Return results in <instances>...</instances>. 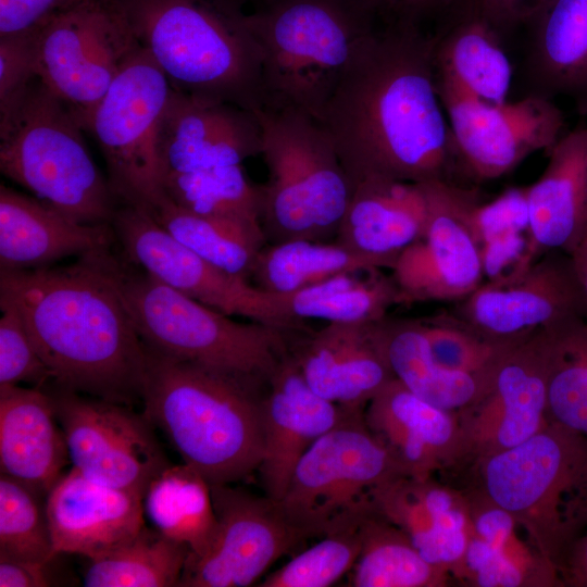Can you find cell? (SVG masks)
Wrapping results in <instances>:
<instances>
[{
	"label": "cell",
	"mask_w": 587,
	"mask_h": 587,
	"mask_svg": "<svg viewBox=\"0 0 587 587\" xmlns=\"http://www.w3.org/2000/svg\"><path fill=\"white\" fill-rule=\"evenodd\" d=\"M426 217L420 184L371 178L353 186L335 238L380 268L391 270L398 257L423 236Z\"/></svg>",
	"instance_id": "f1b7e54d"
},
{
	"label": "cell",
	"mask_w": 587,
	"mask_h": 587,
	"mask_svg": "<svg viewBox=\"0 0 587 587\" xmlns=\"http://www.w3.org/2000/svg\"><path fill=\"white\" fill-rule=\"evenodd\" d=\"M379 21L359 0H270L253 8L248 24L262 52L263 107L321 121Z\"/></svg>",
	"instance_id": "5b68a950"
},
{
	"label": "cell",
	"mask_w": 587,
	"mask_h": 587,
	"mask_svg": "<svg viewBox=\"0 0 587 587\" xmlns=\"http://www.w3.org/2000/svg\"><path fill=\"white\" fill-rule=\"evenodd\" d=\"M547 165L527 186L530 250L571 255L587 240V123L565 132L547 152Z\"/></svg>",
	"instance_id": "4316f807"
},
{
	"label": "cell",
	"mask_w": 587,
	"mask_h": 587,
	"mask_svg": "<svg viewBox=\"0 0 587 587\" xmlns=\"http://www.w3.org/2000/svg\"><path fill=\"white\" fill-rule=\"evenodd\" d=\"M348 408L317 395L290 352L271 376L263 399L264 457L258 470L264 494L279 501L305 451Z\"/></svg>",
	"instance_id": "7402d4cb"
},
{
	"label": "cell",
	"mask_w": 587,
	"mask_h": 587,
	"mask_svg": "<svg viewBox=\"0 0 587 587\" xmlns=\"http://www.w3.org/2000/svg\"><path fill=\"white\" fill-rule=\"evenodd\" d=\"M117 278L134 325L150 350L265 386L289 350L291 330L239 322L122 263Z\"/></svg>",
	"instance_id": "9c48e42d"
},
{
	"label": "cell",
	"mask_w": 587,
	"mask_h": 587,
	"mask_svg": "<svg viewBox=\"0 0 587 587\" xmlns=\"http://www.w3.org/2000/svg\"><path fill=\"white\" fill-rule=\"evenodd\" d=\"M180 243L215 266L246 279L267 243L261 225L209 217L179 208L164 196L148 212Z\"/></svg>",
	"instance_id": "8d00e7d4"
},
{
	"label": "cell",
	"mask_w": 587,
	"mask_h": 587,
	"mask_svg": "<svg viewBox=\"0 0 587 587\" xmlns=\"http://www.w3.org/2000/svg\"><path fill=\"white\" fill-rule=\"evenodd\" d=\"M434 70V36L420 22L384 21L330 97L321 123L352 183L459 176L453 136Z\"/></svg>",
	"instance_id": "6da1fadb"
},
{
	"label": "cell",
	"mask_w": 587,
	"mask_h": 587,
	"mask_svg": "<svg viewBox=\"0 0 587 587\" xmlns=\"http://www.w3.org/2000/svg\"><path fill=\"white\" fill-rule=\"evenodd\" d=\"M547 0H454L453 14L478 16L502 37L521 24H527Z\"/></svg>",
	"instance_id": "c3c4849f"
},
{
	"label": "cell",
	"mask_w": 587,
	"mask_h": 587,
	"mask_svg": "<svg viewBox=\"0 0 587 587\" xmlns=\"http://www.w3.org/2000/svg\"><path fill=\"white\" fill-rule=\"evenodd\" d=\"M372 503L432 564L450 573L462 558L472 528L464 490L444 485L434 476L401 475L377 487Z\"/></svg>",
	"instance_id": "484cf974"
},
{
	"label": "cell",
	"mask_w": 587,
	"mask_h": 587,
	"mask_svg": "<svg viewBox=\"0 0 587 587\" xmlns=\"http://www.w3.org/2000/svg\"><path fill=\"white\" fill-rule=\"evenodd\" d=\"M68 107L38 77L0 112V170L37 199L85 224H111L116 197Z\"/></svg>",
	"instance_id": "52a82bcc"
},
{
	"label": "cell",
	"mask_w": 587,
	"mask_h": 587,
	"mask_svg": "<svg viewBox=\"0 0 587 587\" xmlns=\"http://www.w3.org/2000/svg\"><path fill=\"white\" fill-rule=\"evenodd\" d=\"M532 26L523 73L528 91L587 102V0H547Z\"/></svg>",
	"instance_id": "4dcf8cb0"
},
{
	"label": "cell",
	"mask_w": 587,
	"mask_h": 587,
	"mask_svg": "<svg viewBox=\"0 0 587 587\" xmlns=\"http://www.w3.org/2000/svg\"><path fill=\"white\" fill-rule=\"evenodd\" d=\"M157 152L162 176L237 165L261 154L254 111L172 87L160 117Z\"/></svg>",
	"instance_id": "ffe728a7"
},
{
	"label": "cell",
	"mask_w": 587,
	"mask_h": 587,
	"mask_svg": "<svg viewBox=\"0 0 587 587\" xmlns=\"http://www.w3.org/2000/svg\"><path fill=\"white\" fill-rule=\"evenodd\" d=\"M0 386L32 383L37 387L51 380L17 310L0 302Z\"/></svg>",
	"instance_id": "f6af8a7d"
},
{
	"label": "cell",
	"mask_w": 587,
	"mask_h": 587,
	"mask_svg": "<svg viewBox=\"0 0 587 587\" xmlns=\"http://www.w3.org/2000/svg\"><path fill=\"white\" fill-rule=\"evenodd\" d=\"M451 312L485 338L514 345L562 320L587 319V301L571 255L550 251L519 276L484 280Z\"/></svg>",
	"instance_id": "ac0fdd59"
},
{
	"label": "cell",
	"mask_w": 587,
	"mask_h": 587,
	"mask_svg": "<svg viewBox=\"0 0 587 587\" xmlns=\"http://www.w3.org/2000/svg\"><path fill=\"white\" fill-rule=\"evenodd\" d=\"M401 475L399 463L367 426L364 409L348 408L301 457L277 502L308 539L321 538L357 527L373 510L374 490Z\"/></svg>",
	"instance_id": "30bf717a"
},
{
	"label": "cell",
	"mask_w": 587,
	"mask_h": 587,
	"mask_svg": "<svg viewBox=\"0 0 587 587\" xmlns=\"http://www.w3.org/2000/svg\"><path fill=\"white\" fill-rule=\"evenodd\" d=\"M34 28L38 78L87 129L96 105L142 48L120 0H80Z\"/></svg>",
	"instance_id": "8fae6325"
},
{
	"label": "cell",
	"mask_w": 587,
	"mask_h": 587,
	"mask_svg": "<svg viewBox=\"0 0 587 587\" xmlns=\"http://www.w3.org/2000/svg\"><path fill=\"white\" fill-rule=\"evenodd\" d=\"M217 532L200 557L188 554L178 586L245 587L278 559L302 546L307 536L277 501L232 484L211 486Z\"/></svg>",
	"instance_id": "e0dca14e"
},
{
	"label": "cell",
	"mask_w": 587,
	"mask_h": 587,
	"mask_svg": "<svg viewBox=\"0 0 587 587\" xmlns=\"http://www.w3.org/2000/svg\"><path fill=\"white\" fill-rule=\"evenodd\" d=\"M46 496L0 475V560L47 561L57 554Z\"/></svg>",
	"instance_id": "b9f144b4"
},
{
	"label": "cell",
	"mask_w": 587,
	"mask_h": 587,
	"mask_svg": "<svg viewBox=\"0 0 587 587\" xmlns=\"http://www.w3.org/2000/svg\"><path fill=\"white\" fill-rule=\"evenodd\" d=\"M111 226L128 261L171 288L230 316L285 330L304 328L275 294L210 263L168 234L146 211L123 204Z\"/></svg>",
	"instance_id": "2e32d148"
},
{
	"label": "cell",
	"mask_w": 587,
	"mask_h": 587,
	"mask_svg": "<svg viewBox=\"0 0 587 587\" xmlns=\"http://www.w3.org/2000/svg\"><path fill=\"white\" fill-rule=\"evenodd\" d=\"M37 30L0 36V112L37 78Z\"/></svg>",
	"instance_id": "7dc6e473"
},
{
	"label": "cell",
	"mask_w": 587,
	"mask_h": 587,
	"mask_svg": "<svg viewBox=\"0 0 587 587\" xmlns=\"http://www.w3.org/2000/svg\"><path fill=\"white\" fill-rule=\"evenodd\" d=\"M457 150L459 176L497 179L537 151L546 153L564 134L565 117L552 99L524 95L492 104L435 76Z\"/></svg>",
	"instance_id": "4fadbf2b"
},
{
	"label": "cell",
	"mask_w": 587,
	"mask_h": 587,
	"mask_svg": "<svg viewBox=\"0 0 587 587\" xmlns=\"http://www.w3.org/2000/svg\"><path fill=\"white\" fill-rule=\"evenodd\" d=\"M267 180L259 185L267 243L336 237L353 186L323 124L295 109L254 111Z\"/></svg>",
	"instance_id": "ba28073f"
},
{
	"label": "cell",
	"mask_w": 587,
	"mask_h": 587,
	"mask_svg": "<svg viewBox=\"0 0 587 587\" xmlns=\"http://www.w3.org/2000/svg\"><path fill=\"white\" fill-rule=\"evenodd\" d=\"M560 578L562 586L587 587V529L569 552Z\"/></svg>",
	"instance_id": "816d5d0a"
},
{
	"label": "cell",
	"mask_w": 587,
	"mask_h": 587,
	"mask_svg": "<svg viewBox=\"0 0 587 587\" xmlns=\"http://www.w3.org/2000/svg\"><path fill=\"white\" fill-rule=\"evenodd\" d=\"M109 250L65 266L0 270L13 305L55 386L132 405L141 399L147 350L121 295Z\"/></svg>",
	"instance_id": "7a4b0ae2"
},
{
	"label": "cell",
	"mask_w": 587,
	"mask_h": 587,
	"mask_svg": "<svg viewBox=\"0 0 587 587\" xmlns=\"http://www.w3.org/2000/svg\"><path fill=\"white\" fill-rule=\"evenodd\" d=\"M502 39L483 18L453 14L452 23L434 36L435 76L487 103L509 101L513 65Z\"/></svg>",
	"instance_id": "1f68e13d"
},
{
	"label": "cell",
	"mask_w": 587,
	"mask_h": 587,
	"mask_svg": "<svg viewBox=\"0 0 587 587\" xmlns=\"http://www.w3.org/2000/svg\"><path fill=\"white\" fill-rule=\"evenodd\" d=\"M464 491L472 528L451 578L474 587L562 586L557 567L528 538H521L522 528L507 510L476 485Z\"/></svg>",
	"instance_id": "d4e9b609"
},
{
	"label": "cell",
	"mask_w": 587,
	"mask_h": 587,
	"mask_svg": "<svg viewBox=\"0 0 587 587\" xmlns=\"http://www.w3.org/2000/svg\"><path fill=\"white\" fill-rule=\"evenodd\" d=\"M578 111L580 112V114L587 115V102L579 107Z\"/></svg>",
	"instance_id": "6f0895ef"
},
{
	"label": "cell",
	"mask_w": 587,
	"mask_h": 587,
	"mask_svg": "<svg viewBox=\"0 0 587 587\" xmlns=\"http://www.w3.org/2000/svg\"><path fill=\"white\" fill-rule=\"evenodd\" d=\"M359 526V525H358ZM357 527L329 533L266 576L260 587H328L352 571L361 550Z\"/></svg>",
	"instance_id": "7bdbcfd3"
},
{
	"label": "cell",
	"mask_w": 587,
	"mask_h": 587,
	"mask_svg": "<svg viewBox=\"0 0 587 587\" xmlns=\"http://www.w3.org/2000/svg\"><path fill=\"white\" fill-rule=\"evenodd\" d=\"M275 295L284 313L295 322H376L398 304L397 286L380 268L341 273L291 294Z\"/></svg>",
	"instance_id": "836d02e7"
},
{
	"label": "cell",
	"mask_w": 587,
	"mask_h": 587,
	"mask_svg": "<svg viewBox=\"0 0 587 587\" xmlns=\"http://www.w3.org/2000/svg\"><path fill=\"white\" fill-rule=\"evenodd\" d=\"M145 515L165 537L184 544L190 557L211 547L217 532L211 486L187 464H171L149 485Z\"/></svg>",
	"instance_id": "e575fe53"
},
{
	"label": "cell",
	"mask_w": 587,
	"mask_h": 587,
	"mask_svg": "<svg viewBox=\"0 0 587 587\" xmlns=\"http://www.w3.org/2000/svg\"><path fill=\"white\" fill-rule=\"evenodd\" d=\"M61 555L47 561L0 560V587L73 585V579L61 567Z\"/></svg>",
	"instance_id": "681fc988"
},
{
	"label": "cell",
	"mask_w": 587,
	"mask_h": 587,
	"mask_svg": "<svg viewBox=\"0 0 587 587\" xmlns=\"http://www.w3.org/2000/svg\"><path fill=\"white\" fill-rule=\"evenodd\" d=\"M364 417L405 475L427 478L460 469L463 440L458 413L421 399L396 378L367 403Z\"/></svg>",
	"instance_id": "cb8c5ba5"
},
{
	"label": "cell",
	"mask_w": 587,
	"mask_h": 587,
	"mask_svg": "<svg viewBox=\"0 0 587 587\" xmlns=\"http://www.w3.org/2000/svg\"><path fill=\"white\" fill-rule=\"evenodd\" d=\"M378 338L394 378L438 408L458 412L478 399L490 382L494 370L477 375L441 366L432 353L421 319L386 316L378 323Z\"/></svg>",
	"instance_id": "d6a6232c"
},
{
	"label": "cell",
	"mask_w": 587,
	"mask_h": 587,
	"mask_svg": "<svg viewBox=\"0 0 587 587\" xmlns=\"http://www.w3.org/2000/svg\"><path fill=\"white\" fill-rule=\"evenodd\" d=\"M457 413L463 440L460 469L513 448L547 426L544 328L509 349L482 396Z\"/></svg>",
	"instance_id": "d6986e66"
},
{
	"label": "cell",
	"mask_w": 587,
	"mask_h": 587,
	"mask_svg": "<svg viewBox=\"0 0 587 587\" xmlns=\"http://www.w3.org/2000/svg\"><path fill=\"white\" fill-rule=\"evenodd\" d=\"M171 89L142 47L113 80L87 126L102 150L116 199L146 212L165 196L157 132Z\"/></svg>",
	"instance_id": "7c38bea8"
},
{
	"label": "cell",
	"mask_w": 587,
	"mask_h": 587,
	"mask_svg": "<svg viewBox=\"0 0 587 587\" xmlns=\"http://www.w3.org/2000/svg\"><path fill=\"white\" fill-rule=\"evenodd\" d=\"M80 0H0V36L29 30Z\"/></svg>",
	"instance_id": "f907efd6"
},
{
	"label": "cell",
	"mask_w": 587,
	"mask_h": 587,
	"mask_svg": "<svg viewBox=\"0 0 587 587\" xmlns=\"http://www.w3.org/2000/svg\"><path fill=\"white\" fill-rule=\"evenodd\" d=\"M111 224L77 222L39 199L0 186V270L48 266L110 250Z\"/></svg>",
	"instance_id": "83f0119b"
},
{
	"label": "cell",
	"mask_w": 587,
	"mask_h": 587,
	"mask_svg": "<svg viewBox=\"0 0 587 587\" xmlns=\"http://www.w3.org/2000/svg\"><path fill=\"white\" fill-rule=\"evenodd\" d=\"M143 414L210 486L234 484L264 457L265 385L146 347Z\"/></svg>",
	"instance_id": "3957f363"
},
{
	"label": "cell",
	"mask_w": 587,
	"mask_h": 587,
	"mask_svg": "<svg viewBox=\"0 0 587 587\" xmlns=\"http://www.w3.org/2000/svg\"><path fill=\"white\" fill-rule=\"evenodd\" d=\"M544 333L549 421L587 438V321L565 319Z\"/></svg>",
	"instance_id": "ab89813d"
},
{
	"label": "cell",
	"mask_w": 587,
	"mask_h": 587,
	"mask_svg": "<svg viewBox=\"0 0 587 587\" xmlns=\"http://www.w3.org/2000/svg\"><path fill=\"white\" fill-rule=\"evenodd\" d=\"M479 243L517 233H529L527 186H511L490 201L479 200L472 212Z\"/></svg>",
	"instance_id": "bcb514c9"
},
{
	"label": "cell",
	"mask_w": 587,
	"mask_h": 587,
	"mask_svg": "<svg viewBox=\"0 0 587 587\" xmlns=\"http://www.w3.org/2000/svg\"><path fill=\"white\" fill-rule=\"evenodd\" d=\"M171 86L255 111L264 105L262 52L246 0H120Z\"/></svg>",
	"instance_id": "277c9868"
},
{
	"label": "cell",
	"mask_w": 587,
	"mask_h": 587,
	"mask_svg": "<svg viewBox=\"0 0 587 587\" xmlns=\"http://www.w3.org/2000/svg\"><path fill=\"white\" fill-rule=\"evenodd\" d=\"M571 258L587 301V240L571 254Z\"/></svg>",
	"instance_id": "11a10c76"
},
{
	"label": "cell",
	"mask_w": 587,
	"mask_h": 587,
	"mask_svg": "<svg viewBox=\"0 0 587 587\" xmlns=\"http://www.w3.org/2000/svg\"><path fill=\"white\" fill-rule=\"evenodd\" d=\"M71 462L51 397L40 387L0 386V469L46 496Z\"/></svg>",
	"instance_id": "f546056e"
},
{
	"label": "cell",
	"mask_w": 587,
	"mask_h": 587,
	"mask_svg": "<svg viewBox=\"0 0 587 587\" xmlns=\"http://www.w3.org/2000/svg\"><path fill=\"white\" fill-rule=\"evenodd\" d=\"M369 11L380 21L396 17L402 0H359Z\"/></svg>",
	"instance_id": "db71d44e"
},
{
	"label": "cell",
	"mask_w": 587,
	"mask_h": 587,
	"mask_svg": "<svg viewBox=\"0 0 587 587\" xmlns=\"http://www.w3.org/2000/svg\"><path fill=\"white\" fill-rule=\"evenodd\" d=\"M454 0H402L396 17L420 22L423 17L450 8Z\"/></svg>",
	"instance_id": "f5cc1de1"
},
{
	"label": "cell",
	"mask_w": 587,
	"mask_h": 587,
	"mask_svg": "<svg viewBox=\"0 0 587 587\" xmlns=\"http://www.w3.org/2000/svg\"><path fill=\"white\" fill-rule=\"evenodd\" d=\"M189 549L155 528L145 527L127 542L92 559L84 572L86 587L178 586Z\"/></svg>",
	"instance_id": "f35d334b"
},
{
	"label": "cell",
	"mask_w": 587,
	"mask_h": 587,
	"mask_svg": "<svg viewBox=\"0 0 587 587\" xmlns=\"http://www.w3.org/2000/svg\"><path fill=\"white\" fill-rule=\"evenodd\" d=\"M248 4H250L253 8L260 7L270 0H246Z\"/></svg>",
	"instance_id": "9f6ffc18"
},
{
	"label": "cell",
	"mask_w": 587,
	"mask_h": 587,
	"mask_svg": "<svg viewBox=\"0 0 587 587\" xmlns=\"http://www.w3.org/2000/svg\"><path fill=\"white\" fill-rule=\"evenodd\" d=\"M57 553L86 559L133 539L145 527L143 497L89 478L72 466L46 498Z\"/></svg>",
	"instance_id": "603a6c76"
},
{
	"label": "cell",
	"mask_w": 587,
	"mask_h": 587,
	"mask_svg": "<svg viewBox=\"0 0 587 587\" xmlns=\"http://www.w3.org/2000/svg\"><path fill=\"white\" fill-rule=\"evenodd\" d=\"M163 190L195 214L261 225L259 186L247 178L241 164L167 174Z\"/></svg>",
	"instance_id": "60d3db41"
},
{
	"label": "cell",
	"mask_w": 587,
	"mask_h": 587,
	"mask_svg": "<svg viewBox=\"0 0 587 587\" xmlns=\"http://www.w3.org/2000/svg\"><path fill=\"white\" fill-rule=\"evenodd\" d=\"M558 570L587 529V438L553 422L524 442L467 466Z\"/></svg>",
	"instance_id": "8992f818"
},
{
	"label": "cell",
	"mask_w": 587,
	"mask_h": 587,
	"mask_svg": "<svg viewBox=\"0 0 587 587\" xmlns=\"http://www.w3.org/2000/svg\"><path fill=\"white\" fill-rule=\"evenodd\" d=\"M373 268L380 267L337 241L295 239L266 243L255 260L250 279L262 290L285 295L341 273Z\"/></svg>",
	"instance_id": "74e56055"
},
{
	"label": "cell",
	"mask_w": 587,
	"mask_h": 587,
	"mask_svg": "<svg viewBox=\"0 0 587 587\" xmlns=\"http://www.w3.org/2000/svg\"><path fill=\"white\" fill-rule=\"evenodd\" d=\"M435 360L445 369L469 374L490 373L514 345L489 340L451 311L421 319Z\"/></svg>",
	"instance_id": "ee69618b"
},
{
	"label": "cell",
	"mask_w": 587,
	"mask_h": 587,
	"mask_svg": "<svg viewBox=\"0 0 587 587\" xmlns=\"http://www.w3.org/2000/svg\"><path fill=\"white\" fill-rule=\"evenodd\" d=\"M378 323H327L290 334L289 349L308 385L340 407L365 409L394 378L378 338Z\"/></svg>",
	"instance_id": "44dd1931"
},
{
	"label": "cell",
	"mask_w": 587,
	"mask_h": 587,
	"mask_svg": "<svg viewBox=\"0 0 587 587\" xmlns=\"http://www.w3.org/2000/svg\"><path fill=\"white\" fill-rule=\"evenodd\" d=\"M48 392L73 467L89 478L143 497L151 482L171 465L154 426L132 405L55 385Z\"/></svg>",
	"instance_id": "9a60e30c"
},
{
	"label": "cell",
	"mask_w": 587,
	"mask_h": 587,
	"mask_svg": "<svg viewBox=\"0 0 587 587\" xmlns=\"http://www.w3.org/2000/svg\"><path fill=\"white\" fill-rule=\"evenodd\" d=\"M361 550L352 569L354 587H445L448 570L428 562L409 536L371 510L360 521Z\"/></svg>",
	"instance_id": "d590c367"
},
{
	"label": "cell",
	"mask_w": 587,
	"mask_h": 587,
	"mask_svg": "<svg viewBox=\"0 0 587 587\" xmlns=\"http://www.w3.org/2000/svg\"><path fill=\"white\" fill-rule=\"evenodd\" d=\"M426 201L423 236L392 266L398 304L460 301L484 282L472 212L478 190L450 180L420 183Z\"/></svg>",
	"instance_id": "5bb4252c"
}]
</instances>
